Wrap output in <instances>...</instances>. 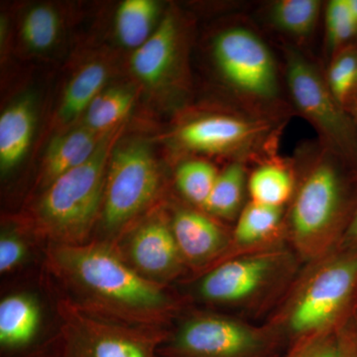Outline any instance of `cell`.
<instances>
[{
	"mask_svg": "<svg viewBox=\"0 0 357 357\" xmlns=\"http://www.w3.org/2000/svg\"><path fill=\"white\" fill-rule=\"evenodd\" d=\"M34 109L29 98L18 100L0 116V169L15 168L29 147L34 129Z\"/></svg>",
	"mask_w": 357,
	"mask_h": 357,
	"instance_id": "d6986e66",
	"label": "cell"
},
{
	"mask_svg": "<svg viewBox=\"0 0 357 357\" xmlns=\"http://www.w3.org/2000/svg\"><path fill=\"white\" fill-rule=\"evenodd\" d=\"M211 49L218 73L243 107L281 115L278 66L261 37L245 26H232L218 33Z\"/></svg>",
	"mask_w": 357,
	"mask_h": 357,
	"instance_id": "ba28073f",
	"label": "cell"
},
{
	"mask_svg": "<svg viewBox=\"0 0 357 357\" xmlns=\"http://www.w3.org/2000/svg\"><path fill=\"white\" fill-rule=\"evenodd\" d=\"M157 357H282L287 340L269 324L213 310L185 312Z\"/></svg>",
	"mask_w": 357,
	"mask_h": 357,
	"instance_id": "8992f818",
	"label": "cell"
},
{
	"mask_svg": "<svg viewBox=\"0 0 357 357\" xmlns=\"http://www.w3.org/2000/svg\"><path fill=\"white\" fill-rule=\"evenodd\" d=\"M161 183L158 164L147 144L139 141L116 144L105 180L102 208L105 231H123L154 201Z\"/></svg>",
	"mask_w": 357,
	"mask_h": 357,
	"instance_id": "8fae6325",
	"label": "cell"
},
{
	"mask_svg": "<svg viewBox=\"0 0 357 357\" xmlns=\"http://www.w3.org/2000/svg\"><path fill=\"white\" fill-rule=\"evenodd\" d=\"M170 225L188 271L194 274L215 266L231 241L232 229L201 208H176Z\"/></svg>",
	"mask_w": 357,
	"mask_h": 357,
	"instance_id": "4fadbf2b",
	"label": "cell"
},
{
	"mask_svg": "<svg viewBox=\"0 0 357 357\" xmlns=\"http://www.w3.org/2000/svg\"><path fill=\"white\" fill-rule=\"evenodd\" d=\"M347 4H349V9H351V13L357 25V0H347Z\"/></svg>",
	"mask_w": 357,
	"mask_h": 357,
	"instance_id": "836d02e7",
	"label": "cell"
},
{
	"mask_svg": "<svg viewBox=\"0 0 357 357\" xmlns=\"http://www.w3.org/2000/svg\"><path fill=\"white\" fill-rule=\"evenodd\" d=\"M321 10L319 0H279L270 6L268 18L278 31L306 40L316 30Z\"/></svg>",
	"mask_w": 357,
	"mask_h": 357,
	"instance_id": "603a6c76",
	"label": "cell"
},
{
	"mask_svg": "<svg viewBox=\"0 0 357 357\" xmlns=\"http://www.w3.org/2000/svg\"><path fill=\"white\" fill-rule=\"evenodd\" d=\"M338 246L342 248H357V204Z\"/></svg>",
	"mask_w": 357,
	"mask_h": 357,
	"instance_id": "1f68e13d",
	"label": "cell"
},
{
	"mask_svg": "<svg viewBox=\"0 0 357 357\" xmlns=\"http://www.w3.org/2000/svg\"><path fill=\"white\" fill-rule=\"evenodd\" d=\"M41 312L37 301L26 294H14L0 303V344L4 349H22L39 331Z\"/></svg>",
	"mask_w": 357,
	"mask_h": 357,
	"instance_id": "ac0fdd59",
	"label": "cell"
},
{
	"mask_svg": "<svg viewBox=\"0 0 357 357\" xmlns=\"http://www.w3.org/2000/svg\"><path fill=\"white\" fill-rule=\"evenodd\" d=\"M109 70L100 62L89 63L77 72L66 89L59 116L64 122L76 119L86 112L91 103L103 91Z\"/></svg>",
	"mask_w": 357,
	"mask_h": 357,
	"instance_id": "44dd1931",
	"label": "cell"
},
{
	"mask_svg": "<svg viewBox=\"0 0 357 357\" xmlns=\"http://www.w3.org/2000/svg\"><path fill=\"white\" fill-rule=\"evenodd\" d=\"M218 173L220 170L208 160H185L176 170V185L187 201L203 210Z\"/></svg>",
	"mask_w": 357,
	"mask_h": 357,
	"instance_id": "d4e9b609",
	"label": "cell"
},
{
	"mask_svg": "<svg viewBox=\"0 0 357 357\" xmlns=\"http://www.w3.org/2000/svg\"><path fill=\"white\" fill-rule=\"evenodd\" d=\"M180 40L178 20L174 14H167L151 36L134 51L131 57L134 75L149 86L163 84L177 64Z\"/></svg>",
	"mask_w": 357,
	"mask_h": 357,
	"instance_id": "9a60e30c",
	"label": "cell"
},
{
	"mask_svg": "<svg viewBox=\"0 0 357 357\" xmlns=\"http://www.w3.org/2000/svg\"><path fill=\"white\" fill-rule=\"evenodd\" d=\"M297 167L279 156L265 160L249 174V201L287 208L297 185Z\"/></svg>",
	"mask_w": 357,
	"mask_h": 357,
	"instance_id": "2e32d148",
	"label": "cell"
},
{
	"mask_svg": "<svg viewBox=\"0 0 357 357\" xmlns=\"http://www.w3.org/2000/svg\"><path fill=\"white\" fill-rule=\"evenodd\" d=\"M114 245L138 274L159 285L168 286L188 273L169 218H148Z\"/></svg>",
	"mask_w": 357,
	"mask_h": 357,
	"instance_id": "7c38bea8",
	"label": "cell"
},
{
	"mask_svg": "<svg viewBox=\"0 0 357 357\" xmlns=\"http://www.w3.org/2000/svg\"><path fill=\"white\" fill-rule=\"evenodd\" d=\"M134 102L132 89L116 86L102 91L86 112V126L98 134H105L123 123Z\"/></svg>",
	"mask_w": 357,
	"mask_h": 357,
	"instance_id": "cb8c5ba5",
	"label": "cell"
},
{
	"mask_svg": "<svg viewBox=\"0 0 357 357\" xmlns=\"http://www.w3.org/2000/svg\"><path fill=\"white\" fill-rule=\"evenodd\" d=\"M347 112L351 114V116L354 117V121L357 124V102L351 103L349 107H347ZM357 181V176H356Z\"/></svg>",
	"mask_w": 357,
	"mask_h": 357,
	"instance_id": "e575fe53",
	"label": "cell"
},
{
	"mask_svg": "<svg viewBox=\"0 0 357 357\" xmlns=\"http://www.w3.org/2000/svg\"><path fill=\"white\" fill-rule=\"evenodd\" d=\"M159 4L154 0H126L121 2L115 16V31L123 46L134 50L153 33L158 17Z\"/></svg>",
	"mask_w": 357,
	"mask_h": 357,
	"instance_id": "7402d4cb",
	"label": "cell"
},
{
	"mask_svg": "<svg viewBox=\"0 0 357 357\" xmlns=\"http://www.w3.org/2000/svg\"><path fill=\"white\" fill-rule=\"evenodd\" d=\"M340 357H357V321L354 317L338 331Z\"/></svg>",
	"mask_w": 357,
	"mask_h": 357,
	"instance_id": "4dcf8cb0",
	"label": "cell"
},
{
	"mask_svg": "<svg viewBox=\"0 0 357 357\" xmlns=\"http://www.w3.org/2000/svg\"><path fill=\"white\" fill-rule=\"evenodd\" d=\"M27 252L22 237L13 232H3L0 236V272L6 274L20 267Z\"/></svg>",
	"mask_w": 357,
	"mask_h": 357,
	"instance_id": "f546056e",
	"label": "cell"
},
{
	"mask_svg": "<svg viewBox=\"0 0 357 357\" xmlns=\"http://www.w3.org/2000/svg\"><path fill=\"white\" fill-rule=\"evenodd\" d=\"M357 297V248L337 246L303 265L265 323L289 345L300 338L338 332L352 318Z\"/></svg>",
	"mask_w": 357,
	"mask_h": 357,
	"instance_id": "7a4b0ae2",
	"label": "cell"
},
{
	"mask_svg": "<svg viewBox=\"0 0 357 357\" xmlns=\"http://www.w3.org/2000/svg\"><path fill=\"white\" fill-rule=\"evenodd\" d=\"M357 77V45L345 47L331 58L326 81L335 100L345 109Z\"/></svg>",
	"mask_w": 357,
	"mask_h": 357,
	"instance_id": "83f0119b",
	"label": "cell"
},
{
	"mask_svg": "<svg viewBox=\"0 0 357 357\" xmlns=\"http://www.w3.org/2000/svg\"><path fill=\"white\" fill-rule=\"evenodd\" d=\"M60 18L50 6H39L28 11L21 25V36L34 51L50 49L58 38Z\"/></svg>",
	"mask_w": 357,
	"mask_h": 357,
	"instance_id": "484cf974",
	"label": "cell"
},
{
	"mask_svg": "<svg viewBox=\"0 0 357 357\" xmlns=\"http://www.w3.org/2000/svg\"><path fill=\"white\" fill-rule=\"evenodd\" d=\"M338 160L321 147L297 167V185L286 208V236L303 265L337 248L356 210Z\"/></svg>",
	"mask_w": 357,
	"mask_h": 357,
	"instance_id": "277c9868",
	"label": "cell"
},
{
	"mask_svg": "<svg viewBox=\"0 0 357 357\" xmlns=\"http://www.w3.org/2000/svg\"><path fill=\"white\" fill-rule=\"evenodd\" d=\"M285 244L286 208L249 201L234 222L229 248L218 263Z\"/></svg>",
	"mask_w": 357,
	"mask_h": 357,
	"instance_id": "5bb4252c",
	"label": "cell"
},
{
	"mask_svg": "<svg viewBox=\"0 0 357 357\" xmlns=\"http://www.w3.org/2000/svg\"><path fill=\"white\" fill-rule=\"evenodd\" d=\"M282 129L283 121L278 116L243 107L188 119L178 126L175 137L188 151L229 157L231 162L248 165L276 156Z\"/></svg>",
	"mask_w": 357,
	"mask_h": 357,
	"instance_id": "52a82bcc",
	"label": "cell"
},
{
	"mask_svg": "<svg viewBox=\"0 0 357 357\" xmlns=\"http://www.w3.org/2000/svg\"><path fill=\"white\" fill-rule=\"evenodd\" d=\"M241 162H230L218 173L203 211L220 222H234L245 206L248 195V167Z\"/></svg>",
	"mask_w": 357,
	"mask_h": 357,
	"instance_id": "ffe728a7",
	"label": "cell"
},
{
	"mask_svg": "<svg viewBox=\"0 0 357 357\" xmlns=\"http://www.w3.org/2000/svg\"><path fill=\"white\" fill-rule=\"evenodd\" d=\"M326 42L330 58L345 47L354 44L357 25L347 0H331L325 10Z\"/></svg>",
	"mask_w": 357,
	"mask_h": 357,
	"instance_id": "4316f807",
	"label": "cell"
},
{
	"mask_svg": "<svg viewBox=\"0 0 357 357\" xmlns=\"http://www.w3.org/2000/svg\"><path fill=\"white\" fill-rule=\"evenodd\" d=\"M356 102H357V77L351 96H349V100H347V105H345V109H347V107H349V105Z\"/></svg>",
	"mask_w": 357,
	"mask_h": 357,
	"instance_id": "d6a6232c",
	"label": "cell"
},
{
	"mask_svg": "<svg viewBox=\"0 0 357 357\" xmlns=\"http://www.w3.org/2000/svg\"><path fill=\"white\" fill-rule=\"evenodd\" d=\"M61 357H157L170 328L121 323L70 299L58 304Z\"/></svg>",
	"mask_w": 357,
	"mask_h": 357,
	"instance_id": "9c48e42d",
	"label": "cell"
},
{
	"mask_svg": "<svg viewBox=\"0 0 357 357\" xmlns=\"http://www.w3.org/2000/svg\"></svg>",
	"mask_w": 357,
	"mask_h": 357,
	"instance_id": "d590c367",
	"label": "cell"
},
{
	"mask_svg": "<svg viewBox=\"0 0 357 357\" xmlns=\"http://www.w3.org/2000/svg\"><path fill=\"white\" fill-rule=\"evenodd\" d=\"M282 357H340L338 332L321 333L296 340Z\"/></svg>",
	"mask_w": 357,
	"mask_h": 357,
	"instance_id": "f1b7e54d",
	"label": "cell"
},
{
	"mask_svg": "<svg viewBox=\"0 0 357 357\" xmlns=\"http://www.w3.org/2000/svg\"><path fill=\"white\" fill-rule=\"evenodd\" d=\"M46 266L86 311L130 325L169 328L187 299L138 274L114 244H50Z\"/></svg>",
	"mask_w": 357,
	"mask_h": 357,
	"instance_id": "6da1fadb",
	"label": "cell"
},
{
	"mask_svg": "<svg viewBox=\"0 0 357 357\" xmlns=\"http://www.w3.org/2000/svg\"><path fill=\"white\" fill-rule=\"evenodd\" d=\"M122 128L105 133L91 158L45 188L35 222L51 244L86 243L102 208L107 167Z\"/></svg>",
	"mask_w": 357,
	"mask_h": 357,
	"instance_id": "5b68a950",
	"label": "cell"
},
{
	"mask_svg": "<svg viewBox=\"0 0 357 357\" xmlns=\"http://www.w3.org/2000/svg\"><path fill=\"white\" fill-rule=\"evenodd\" d=\"M303 263L285 245L236 256L199 275L194 295L213 311L265 321L278 307Z\"/></svg>",
	"mask_w": 357,
	"mask_h": 357,
	"instance_id": "3957f363",
	"label": "cell"
},
{
	"mask_svg": "<svg viewBox=\"0 0 357 357\" xmlns=\"http://www.w3.org/2000/svg\"><path fill=\"white\" fill-rule=\"evenodd\" d=\"M103 135L84 126L68 131L52 141L44 160L42 176L44 187L91 158Z\"/></svg>",
	"mask_w": 357,
	"mask_h": 357,
	"instance_id": "e0dca14e",
	"label": "cell"
},
{
	"mask_svg": "<svg viewBox=\"0 0 357 357\" xmlns=\"http://www.w3.org/2000/svg\"><path fill=\"white\" fill-rule=\"evenodd\" d=\"M289 95L298 112L314 128L321 146L344 161L357 163V124L335 100L318 67L292 46L284 49Z\"/></svg>",
	"mask_w": 357,
	"mask_h": 357,
	"instance_id": "30bf717a",
	"label": "cell"
}]
</instances>
